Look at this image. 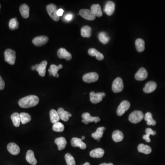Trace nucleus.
Returning a JSON list of instances; mask_svg holds the SVG:
<instances>
[{
  "instance_id": "nucleus-32",
  "label": "nucleus",
  "mask_w": 165,
  "mask_h": 165,
  "mask_svg": "<svg viewBox=\"0 0 165 165\" xmlns=\"http://www.w3.org/2000/svg\"><path fill=\"white\" fill-rule=\"evenodd\" d=\"M144 118L147 122L148 125L154 126L156 124V122L153 118L151 112H147L145 115Z\"/></svg>"
},
{
  "instance_id": "nucleus-26",
  "label": "nucleus",
  "mask_w": 165,
  "mask_h": 165,
  "mask_svg": "<svg viewBox=\"0 0 165 165\" xmlns=\"http://www.w3.org/2000/svg\"><path fill=\"white\" fill-rule=\"evenodd\" d=\"M105 127H101L98 128L96 131L92 134V136L94 139L97 140L98 141H100V138L103 136L104 131L105 130Z\"/></svg>"
},
{
  "instance_id": "nucleus-48",
  "label": "nucleus",
  "mask_w": 165,
  "mask_h": 165,
  "mask_svg": "<svg viewBox=\"0 0 165 165\" xmlns=\"http://www.w3.org/2000/svg\"><path fill=\"white\" fill-rule=\"evenodd\" d=\"M85 138H86V137H85V136H82V139H81L82 140H85Z\"/></svg>"
},
{
  "instance_id": "nucleus-15",
  "label": "nucleus",
  "mask_w": 165,
  "mask_h": 165,
  "mask_svg": "<svg viewBox=\"0 0 165 165\" xmlns=\"http://www.w3.org/2000/svg\"><path fill=\"white\" fill-rule=\"evenodd\" d=\"M71 145L74 147H79L82 150L86 148V145L82 140L81 139L78 138H73L71 140Z\"/></svg>"
},
{
  "instance_id": "nucleus-42",
  "label": "nucleus",
  "mask_w": 165,
  "mask_h": 165,
  "mask_svg": "<svg viewBox=\"0 0 165 165\" xmlns=\"http://www.w3.org/2000/svg\"><path fill=\"white\" fill-rule=\"evenodd\" d=\"M65 20L68 21H70L72 20L73 19V14H68L65 16Z\"/></svg>"
},
{
  "instance_id": "nucleus-29",
  "label": "nucleus",
  "mask_w": 165,
  "mask_h": 165,
  "mask_svg": "<svg viewBox=\"0 0 165 165\" xmlns=\"http://www.w3.org/2000/svg\"><path fill=\"white\" fill-rule=\"evenodd\" d=\"M11 118L14 126L19 127L21 122L20 114L18 112L14 113L11 115Z\"/></svg>"
},
{
  "instance_id": "nucleus-14",
  "label": "nucleus",
  "mask_w": 165,
  "mask_h": 165,
  "mask_svg": "<svg viewBox=\"0 0 165 165\" xmlns=\"http://www.w3.org/2000/svg\"><path fill=\"white\" fill-rule=\"evenodd\" d=\"M147 77V71L144 68H140L135 75V79L139 81L144 80Z\"/></svg>"
},
{
  "instance_id": "nucleus-23",
  "label": "nucleus",
  "mask_w": 165,
  "mask_h": 165,
  "mask_svg": "<svg viewBox=\"0 0 165 165\" xmlns=\"http://www.w3.org/2000/svg\"><path fill=\"white\" fill-rule=\"evenodd\" d=\"M104 153L105 152L102 148H97L90 152V155L92 158H100L104 156Z\"/></svg>"
},
{
  "instance_id": "nucleus-25",
  "label": "nucleus",
  "mask_w": 165,
  "mask_h": 165,
  "mask_svg": "<svg viewBox=\"0 0 165 165\" xmlns=\"http://www.w3.org/2000/svg\"><path fill=\"white\" fill-rule=\"evenodd\" d=\"M20 12L22 16L24 19L28 18L29 16V8L26 4H22L20 7Z\"/></svg>"
},
{
  "instance_id": "nucleus-13",
  "label": "nucleus",
  "mask_w": 165,
  "mask_h": 165,
  "mask_svg": "<svg viewBox=\"0 0 165 165\" xmlns=\"http://www.w3.org/2000/svg\"><path fill=\"white\" fill-rule=\"evenodd\" d=\"M57 56L60 58H64L67 60H71L72 58V55L68 52L65 49L62 48L57 51Z\"/></svg>"
},
{
  "instance_id": "nucleus-12",
  "label": "nucleus",
  "mask_w": 165,
  "mask_h": 165,
  "mask_svg": "<svg viewBox=\"0 0 165 165\" xmlns=\"http://www.w3.org/2000/svg\"><path fill=\"white\" fill-rule=\"evenodd\" d=\"M49 40L48 37L46 36H40L35 37L33 39L32 42L35 46H40L47 43Z\"/></svg>"
},
{
  "instance_id": "nucleus-30",
  "label": "nucleus",
  "mask_w": 165,
  "mask_h": 165,
  "mask_svg": "<svg viewBox=\"0 0 165 165\" xmlns=\"http://www.w3.org/2000/svg\"><path fill=\"white\" fill-rule=\"evenodd\" d=\"M92 29L88 26H86L83 27L81 30L82 36L86 38H89L92 36Z\"/></svg>"
},
{
  "instance_id": "nucleus-8",
  "label": "nucleus",
  "mask_w": 165,
  "mask_h": 165,
  "mask_svg": "<svg viewBox=\"0 0 165 165\" xmlns=\"http://www.w3.org/2000/svg\"><path fill=\"white\" fill-rule=\"evenodd\" d=\"M130 107V103L127 100H123L120 104L117 109V113L119 116H122L129 109Z\"/></svg>"
},
{
  "instance_id": "nucleus-7",
  "label": "nucleus",
  "mask_w": 165,
  "mask_h": 165,
  "mask_svg": "<svg viewBox=\"0 0 165 165\" xmlns=\"http://www.w3.org/2000/svg\"><path fill=\"white\" fill-rule=\"evenodd\" d=\"M99 79V75L95 72L87 73L85 74L82 77V80L85 82L87 83L95 82Z\"/></svg>"
},
{
  "instance_id": "nucleus-16",
  "label": "nucleus",
  "mask_w": 165,
  "mask_h": 165,
  "mask_svg": "<svg viewBox=\"0 0 165 165\" xmlns=\"http://www.w3.org/2000/svg\"><path fill=\"white\" fill-rule=\"evenodd\" d=\"M157 87V84L154 81H150L147 82L145 85L143 90L146 93H151L154 92Z\"/></svg>"
},
{
  "instance_id": "nucleus-43",
  "label": "nucleus",
  "mask_w": 165,
  "mask_h": 165,
  "mask_svg": "<svg viewBox=\"0 0 165 165\" xmlns=\"http://www.w3.org/2000/svg\"><path fill=\"white\" fill-rule=\"evenodd\" d=\"M63 13H64V10L62 9H59L58 10H57V15L58 16H60L63 15Z\"/></svg>"
},
{
  "instance_id": "nucleus-46",
  "label": "nucleus",
  "mask_w": 165,
  "mask_h": 165,
  "mask_svg": "<svg viewBox=\"0 0 165 165\" xmlns=\"http://www.w3.org/2000/svg\"><path fill=\"white\" fill-rule=\"evenodd\" d=\"M90 165V163H89V162H86V163H85V164H84V165Z\"/></svg>"
},
{
  "instance_id": "nucleus-19",
  "label": "nucleus",
  "mask_w": 165,
  "mask_h": 165,
  "mask_svg": "<svg viewBox=\"0 0 165 165\" xmlns=\"http://www.w3.org/2000/svg\"><path fill=\"white\" fill-rule=\"evenodd\" d=\"M115 7V3L113 2H107L105 6L104 11L108 16L112 15L114 12Z\"/></svg>"
},
{
  "instance_id": "nucleus-38",
  "label": "nucleus",
  "mask_w": 165,
  "mask_h": 165,
  "mask_svg": "<svg viewBox=\"0 0 165 165\" xmlns=\"http://www.w3.org/2000/svg\"><path fill=\"white\" fill-rule=\"evenodd\" d=\"M53 131L57 132H62L64 130V125L61 122H57L54 123L52 127Z\"/></svg>"
},
{
  "instance_id": "nucleus-33",
  "label": "nucleus",
  "mask_w": 165,
  "mask_h": 165,
  "mask_svg": "<svg viewBox=\"0 0 165 165\" xmlns=\"http://www.w3.org/2000/svg\"><path fill=\"white\" fill-rule=\"evenodd\" d=\"M50 116L51 122L54 124L56 122H58L59 121L60 119L58 113L54 109L51 110L50 112Z\"/></svg>"
},
{
  "instance_id": "nucleus-21",
  "label": "nucleus",
  "mask_w": 165,
  "mask_h": 165,
  "mask_svg": "<svg viewBox=\"0 0 165 165\" xmlns=\"http://www.w3.org/2000/svg\"><path fill=\"white\" fill-rule=\"evenodd\" d=\"M88 54L92 56H96L98 60L101 61L104 59V55L101 53L98 52L97 50L94 48H90L88 50Z\"/></svg>"
},
{
  "instance_id": "nucleus-44",
  "label": "nucleus",
  "mask_w": 165,
  "mask_h": 165,
  "mask_svg": "<svg viewBox=\"0 0 165 165\" xmlns=\"http://www.w3.org/2000/svg\"><path fill=\"white\" fill-rule=\"evenodd\" d=\"M100 165H113V164H112V163H101V164H100Z\"/></svg>"
},
{
  "instance_id": "nucleus-10",
  "label": "nucleus",
  "mask_w": 165,
  "mask_h": 165,
  "mask_svg": "<svg viewBox=\"0 0 165 165\" xmlns=\"http://www.w3.org/2000/svg\"><path fill=\"white\" fill-rule=\"evenodd\" d=\"M79 14L82 17L88 20H94L96 18V16L94 14L92 11L88 9H81L80 11Z\"/></svg>"
},
{
  "instance_id": "nucleus-17",
  "label": "nucleus",
  "mask_w": 165,
  "mask_h": 165,
  "mask_svg": "<svg viewBox=\"0 0 165 165\" xmlns=\"http://www.w3.org/2000/svg\"><path fill=\"white\" fill-rule=\"evenodd\" d=\"M57 112L60 119L63 121L67 122L69 119V117H72V114L70 113L67 111H65L62 108H59Z\"/></svg>"
},
{
  "instance_id": "nucleus-3",
  "label": "nucleus",
  "mask_w": 165,
  "mask_h": 165,
  "mask_svg": "<svg viewBox=\"0 0 165 165\" xmlns=\"http://www.w3.org/2000/svg\"><path fill=\"white\" fill-rule=\"evenodd\" d=\"M144 118V114L141 111H135L130 114L129 120L132 123H137L141 121Z\"/></svg>"
},
{
  "instance_id": "nucleus-18",
  "label": "nucleus",
  "mask_w": 165,
  "mask_h": 165,
  "mask_svg": "<svg viewBox=\"0 0 165 165\" xmlns=\"http://www.w3.org/2000/svg\"><path fill=\"white\" fill-rule=\"evenodd\" d=\"M7 148L8 151L13 155H18L20 151L19 146L14 143H11L8 144Z\"/></svg>"
},
{
  "instance_id": "nucleus-41",
  "label": "nucleus",
  "mask_w": 165,
  "mask_h": 165,
  "mask_svg": "<svg viewBox=\"0 0 165 165\" xmlns=\"http://www.w3.org/2000/svg\"><path fill=\"white\" fill-rule=\"evenodd\" d=\"M5 88V82L3 79L0 76V90H2Z\"/></svg>"
},
{
  "instance_id": "nucleus-47",
  "label": "nucleus",
  "mask_w": 165,
  "mask_h": 165,
  "mask_svg": "<svg viewBox=\"0 0 165 165\" xmlns=\"http://www.w3.org/2000/svg\"><path fill=\"white\" fill-rule=\"evenodd\" d=\"M59 68L60 69H62V67H63V66H62V65H59L58 66Z\"/></svg>"
},
{
  "instance_id": "nucleus-20",
  "label": "nucleus",
  "mask_w": 165,
  "mask_h": 165,
  "mask_svg": "<svg viewBox=\"0 0 165 165\" xmlns=\"http://www.w3.org/2000/svg\"><path fill=\"white\" fill-rule=\"evenodd\" d=\"M26 159L31 165H35L37 164V161L34 156V153L31 150H28L27 152Z\"/></svg>"
},
{
  "instance_id": "nucleus-34",
  "label": "nucleus",
  "mask_w": 165,
  "mask_h": 165,
  "mask_svg": "<svg viewBox=\"0 0 165 165\" xmlns=\"http://www.w3.org/2000/svg\"><path fill=\"white\" fill-rule=\"evenodd\" d=\"M60 68L58 66H56V65H51L50 66V68L48 69L49 73L50 76L53 75L54 77H59V74L57 72L59 70Z\"/></svg>"
},
{
  "instance_id": "nucleus-31",
  "label": "nucleus",
  "mask_w": 165,
  "mask_h": 165,
  "mask_svg": "<svg viewBox=\"0 0 165 165\" xmlns=\"http://www.w3.org/2000/svg\"><path fill=\"white\" fill-rule=\"evenodd\" d=\"M135 46L137 51L139 52H142L145 49V43L144 40L142 39H137L135 41Z\"/></svg>"
},
{
  "instance_id": "nucleus-35",
  "label": "nucleus",
  "mask_w": 165,
  "mask_h": 165,
  "mask_svg": "<svg viewBox=\"0 0 165 165\" xmlns=\"http://www.w3.org/2000/svg\"><path fill=\"white\" fill-rule=\"evenodd\" d=\"M146 134L143 136V139L145 140L147 142H151L150 138V135H154L156 134V132L153 131L152 128H147L146 130Z\"/></svg>"
},
{
  "instance_id": "nucleus-37",
  "label": "nucleus",
  "mask_w": 165,
  "mask_h": 165,
  "mask_svg": "<svg viewBox=\"0 0 165 165\" xmlns=\"http://www.w3.org/2000/svg\"><path fill=\"white\" fill-rule=\"evenodd\" d=\"M99 40H100L101 43L104 44H106L108 43L110 40V38L106 33L104 32H100L98 35Z\"/></svg>"
},
{
  "instance_id": "nucleus-24",
  "label": "nucleus",
  "mask_w": 165,
  "mask_h": 165,
  "mask_svg": "<svg viewBox=\"0 0 165 165\" xmlns=\"http://www.w3.org/2000/svg\"><path fill=\"white\" fill-rule=\"evenodd\" d=\"M91 11L96 16L100 17L103 13L101 10V7L99 4H93L91 7Z\"/></svg>"
},
{
  "instance_id": "nucleus-5",
  "label": "nucleus",
  "mask_w": 165,
  "mask_h": 165,
  "mask_svg": "<svg viewBox=\"0 0 165 165\" xmlns=\"http://www.w3.org/2000/svg\"><path fill=\"white\" fill-rule=\"evenodd\" d=\"M124 86L122 79L120 77L116 78L112 85V89L114 93H119L122 92Z\"/></svg>"
},
{
  "instance_id": "nucleus-28",
  "label": "nucleus",
  "mask_w": 165,
  "mask_h": 165,
  "mask_svg": "<svg viewBox=\"0 0 165 165\" xmlns=\"http://www.w3.org/2000/svg\"><path fill=\"white\" fill-rule=\"evenodd\" d=\"M138 150L140 152L145 154H149L152 152V148L149 146L143 144H140L138 146Z\"/></svg>"
},
{
  "instance_id": "nucleus-22",
  "label": "nucleus",
  "mask_w": 165,
  "mask_h": 165,
  "mask_svg": "<svg viewBox=\"0 0 165 165\" xmlns=\"http://www.w3.org/2000/svg\"><path fill=\"white\" fill-rule=\"evenodd\" d=\"M55 143L58 146L59 151H62L66 147L67 142L65 138L63 137H59L56 139Z\"/></svg>"
},
{
  "instance_id": "nucleus-6",
  "label": "nucleus",
  "mask_w": 165,
  "mask_h": 165,
  "mask_svg": "<svg viewBox=\"0 0 165 165\" xmlns=\"http://www.w3.org/2000/svg\"><path fill=\"white\" fill-rule=\"evenodd\" d=\"M106 96L104 92L96 93L91 92L90 93V101L94 104H97L102 101L103 98Z\"/></svg>"
},
{
  "instance_id": "nucleus-2",
  "label": "nucleus",
  "mask_w": 165,
  "mask_h": 165,
  "mask_svg": "<svg viewBox=\"0 0 165 165\" xmlns=\"http://www.w3.org/2000/svg\"><path fill=\"white\" fill-rule=\"evenodd\" d=\"M5 61L10 65H14L16 60V52L10 49H8L4 52Z\"/></svg>"
},
{
  "instance_id": "nucleus-39",
  "label": "nucleus",
  "mask_w": 165,
  "mask_h": 165,
  "mask_svg": "<svg viewBox=\"0 0 165 165\" xmlns=\"http://www.w3.org/2000/svg\"><path fill=\"white\" fill-rule=\"evenodd\" d=\"M65 158L68 165H76L75 159L70 154H66L65 155Z\"/></svg>"
},
{
  "instance_id": "nucleus-45",
  "label": "nucleus",
  "mask_w": 165,
  "mask_h": 165,
  "mask_svg": "<svg viewBox=\"0 0 165 165\" xmlns=\"http://www.w3.org/2000/svg\"><path fill=\"white\" fill-rule=\"evenodd\" d=\"M31 69L33 70H35V66H32V68H31Z\"/></svg>"
},
{
  "instance_id": "nucleus-49",
  "label": "nucleus",
  "mask_w": 165,
  "mask_h": 165,
  "mask_svg": "<svg viewBox=\"0 0 165 165\" xmlns=\"http://www.w3.org/2000/svg\"><path fill=\"white\" fill-rule=\"evenodd\" d=\"M1 6L0 5V9H1Z\"/></svg>"
},
{
  "instance_id": "nucleus-11",
  "label": "nucleus",
  "mask_w": 165,
  "mask_h": 165,
  "mask_svg": "<svg viewBox=\"0 0 165 165\" xmlns=\"http://www.w3.org/2000/svg\"><path fill=\"white\" fill-rule=\"evenodd\" d=\"M47 65V62L46 61H44L40 64L34 65L35 67V70L39 73L40 76L42 77H44L45 76Z\"/></svg>"
},
{
  "instance_id": "nucleus-9",
  "label": "nucleus",
  "mask_w": 165,
  "mask_h": 165,
  "mask_svg": "<svg viewBox=\"0 0 165 165\" xmlns=\"http://www.w3.org/2000/svg\"><path fill=\"white\" fill-rule=\"evenodd\" d=\"M82 121L86 124H88L89 122H94L95 123L100 121V119L99 117H93L91 116L90 114L88 112H85L82 115Z\"/></svg>"
},
{
  "instance_id": "nucleus-36",
  "label": "nucleus",
  "mask_w": 165,
  "mask_h": 165,
  "mask_svg": "<svg viewBox=\"0 0 165 165\" xmlns=\"http://www.w3.org/2000/svg\"><path fill=\"white\" fill-rule=\"evenodd\" d=\"M21 122L23 124H26L31 121V117L29 114L26 112H22L20 114Z\"/></svg>"
},
{
  "instance_id": "nucleus-4",
  "label": "nucleus",
  "mask_w": 165,
  "mask_h": 165,
  "mask_svg": "<svg viewBox=\"0 0 165 165\" xmlns=\"http://www.w3.org/2000/svg\"><path fill=\"white\" fill-rule=\"evenodd\" d=\"M46 10L50 16L55 21H58L60 17L57 15V8L55 4H51L47 5L46 7Z\"/></svg>"
},
{
  "instance_id": "nucleus-27",
  "label": "nucleus",
  "mask_w": 165,
  "mask_h": 165,
  "mask_svg": "<svg viewBox=\"0 0 165 165\" xmlns=\"http://www.w3.org/2000/svg\"><path fill=\"white\" fill-rule=\"evenodd\" d=\"M112 137L115 142H119L123 140L124 135L121 131L119 130H115L113 132Z\"/></svg>"
},
{
  "instance_id": "nucleus-40",
  "label": "nucleus",
  "mask_w": 165,
  "mask_h": 165,
  "mask_svg": "<svg viewBox=\"0 0 165 165\" xmlns=\"http://www.w3.org/2000/svg\"><path fill=\"white\" fill-rule=\"evenodd\" d=\"M19 23L16 18L11 19L9 22V27L11 30H15L19 28Z\"/></svg>"
},
{
  "instance_id": "nucleus-1",
  "label": "nucleus",
  "mask_w": 165,
  "mask_h": 165,
  "mask_svg": "<svg viewBox=\"0 0 165 165\" xmlns=\"http://www.w3.org/2000/svg\"><path fill=\"white\" fill-rule=\"evenodd\" d=\"M39 102V98L34 95H30L22 98L19 104L22 108H28L36 106Z\"/></svg>"
}]
</instances>
